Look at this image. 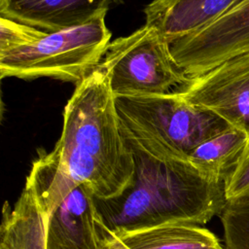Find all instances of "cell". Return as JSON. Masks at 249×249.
<instances>
[{"mask_svg":"<svg viewBox=\"0 0 249 249\" xmlns=\"http://www.w3.org/2000/svg\"><path fill=\"white\" fill-rule=\"evenodd\" d=\"M46 33L17 20L0 17V55L30 45Z\"/></svg>","mask_w":249,"mask_h":249,"instance_id":"cell-15","label":"cell"},{"mask_svg":"<svg viewBox=\"0 0 249 249\" xmlns=\"http://www.w3.org/2000/svg\"><path fill=\"white\" fill-rule=\"evenodd\" d=\"M111 39L105 16L47 32L36 42L0 55V76L49 77L79 84L101 63Z\"/></svg>","mask_w":249,"mask_h":249,"instance_id":"cell-4","label":"cell"},{"mask_svg":"<svg viewBox=\"0 0 249 249\" xmlns=\"http://www.w3.org/2000/svg\"><path fill=\"white\" fill-rule=\"evenodd\" d=\"M173 60L190 79L249 52V0L200 30L169 43Z\"/></svg>","mask_w":249,"mask_h":249,"instance_id":"cell-6","label":"cell"},{"mask_svg":"<svg viewBox=\"0 0 249 249\" xmlns=\"http://www.w3.org/2000/svg\"><path fill=\"white\" fill-rule=\"evenodd\" d=\"M99 232H100V242L99 249H128L124 245V243L112 232L109 229L106 228L102 219L99 223Z\"/></svg>","mask_w":249,"mask_h":249,"instance_id":"cell-17","label":"cell"},{"mask_svg":"<svg viewBox=\"0 0 249 249\" xmlns=\"http://www.w3.org/2000/svg\"><path fill=\"white\" fill-rule=\"evenodd\" d=\"M52 157L98 199L121 196L131 184L135 163L126 142L106 71L99 64L76 85L63 112Z\"/></svg>","mask_w":249,"mask_h":249,"instance_id":"cell-1","label":"cell"},{"mask_svg":"<svg viewBox=\"0 0 249 249\" xmlns=\"http://www.w3.org/2000/svg\"><path fill=\"white\" fill-rule=\"evenodd\" d=\"M116 236L128 249H226L213 232L194 224H166Z\"/></svg>","mask_w":249,"mask_h":249,"instance_id":"cell-12","label":"cell"},{"mask_svg":"<svg viewBox=\"0 0 249 249\" xmlns=\"http://www.w3.org/2000/svg\"><path fill=\"white\" fill-rule=\"evenodd\" d=\"M245 0H154L144 10L147 25L168 43L212 23Z\"/></svg>","mask_w":249,"mask_h":249,"instance_id":"cell-10","label":"cell"},{"mask_svg":"<svg viewBox=\"0 0 249 249\" xmlns=\"http://www.w3.org/2000/svg\"><path fill=\"white\" fill-rule=\"evenodd\" d=\"M181 89L191 103L210 111L249 137V52L192 78Z\"/></svg>","mask_w":249,"mask_h":249,"instance_id":"cell-7","label":"cell"},{"mask_svg":"<svg viewBox=\"0 0 249 249\" xmlns=\"http://www.w3.org/2000/svg\"><path fill=\"white\" fill-rule=\"evenodd\" d=\"M247 140L248 135L230 126L200 143L188 161L202 176L224 183L238 163Z\"/></svg>","mask_w":249,"mask_h":249,"instance_id":"cell-13","label":"cell"},{"mask_svg":"<svg viewBox=\"0 0 249 249\" xmlns=\"http://www.w3.org/2000/svg\"><path fill=\"white\" fill-rule=\"evenodd\" d=\"M100 221L92 191L80 184L48 218L46 249H99Z\"/></svg>","mask_w":249,"mask_h":249,"instance_id":"cell-8","label":"cell"},{"mask_svg":"<svg viewBox=\"0 0 249 249\" xmlns=\"http://www.w3.org/2000/svg\"><path fill=\"white\" fill-rule=\"evenodd\" d=\"M100 65L115 97L164 94L191 81L173 60L169 43L147 24L111 42Z\"/></svg>","mask_w":249,"mask_h":249,"instance_id":"cell-5","label":"cell"},{"mask_svg":"<svg viewBox=\"0 0 249 249\" xmlns=\"http://www.w3.org/2000/svg\"><path fill=\"white\" fill-rule=\"evenodd\" d=\"M127 143L135 163L131 184L117 197H95L102 222L112 232L177 223L204 225L220 215L227 203L223 182L202 176L188 160L158 158Z\"/></svg>","mask_w":249,"mask_h":249,"instance_id":"cell-2","label":"cell"},{"mask_svg":"<svg viewBox=\"0 0 249 249\" xmlns=\"http://www.w3.org/2000/svg\"><path fill=\"white\" fill-rule=\"evenodd\" d=\"M227 202L249 199V137L233 171L224 182Z\"/></svg>","mask_w":249,"mask_h":249,"instance_id":"cell-16","label":"cell"},{"mask_svg":"<svg viewBox=\"0 0 249 249\" xmlns=\"http://www.w3.org/2000/svg\"><path fill=\"white\" fill-rule=\"evenodd\" d=\"M115 100L126 141L158 158L188 160L200 143L230 127L180 91Z\"/></svg>","mask_w":249,"mask_h":249,"instance_id":"cell-3","label":"cell"},{"mask_svg":"<svg viewBox=\"0 0 249 249\" xmlns=\"http://www.w3.org/2000/svg\"><path fill=\"white\" fill-rule=\"evenodd\" d=\"M122 0H0V15L46 32H54L105 16Z\"/></svg>","mask_w":249,"mask_h":249,"instance_id":"cell-9","label":"cell"},{"mask_svg":"<svg viewBox=\"0 0 249 249\" xmlns=\"http://www.w3.org/2000/svg\"><path fill=\"white\" fill-rule=\"evenodd\" d=\"M48 218L32 191L24 186L15 207L6 201L1 223V249H46Z\"/></svg>","mask_w":249,"mask_h":249,"instance_id":"cell-11","label":"cell"},{"mask_svg":"<svg viewBox=\"0 0 249 249\" xmlns=\"http://www.w3.org/2000/svg\"><path fill=\"white\" fill-rule=\"evenodd\" d=\"M226 249H249V199L227 202L220 213Z\"/></svg>","mask_w":249,"mask_h":249,"instance_id":"cell-14","label":"cell"}]
</instances>
